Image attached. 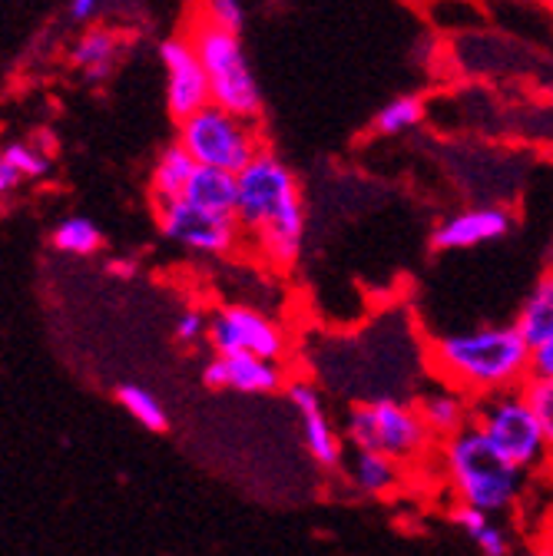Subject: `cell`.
Wrapping results in <instances>:
<instances>
[{
  "label": "cell",
  "mask_w": 553,
  "mask_h": 556,
  "mask_svg": "<svg viewBox=\"0 0 553 556\" xmlns=\"http://www.w3.org/2000/svg\"><path fill=\"white\" fill-rule=\"evenodd\" d=\"M236 219L265 265L289 271L305 245V199L299 176L282 156L262 150L239 176Z\"/></svg>",
  "instance_id": "1"
},
{
  "label": "cell",
  "mask_w": 553,
  "mask_h": 556,
  "mask_svg": "<svg viewBox=\"0 0 553 556\" xmlns=\"http://www.w3.org/2000/svg\"><path fill=\"white\" fill-rule=\"evenodd\" d=\"M425 362L438 384L480 401L524 388L530 378V344L517 325H474L435 334L425 348Z\"/></svg>",
  "instance_id": "2"
},
{
  "label": "cell",
  "mask_w": 553,
  "mask_h": 556,
  "mask_svg": "<svg viewBox=\"0 0 553 556\" xmlns=\"http://www.w3.org/2000/svg\"><path fill=\"white\" fill-rule=\"evenodd\" d=\"M435 457L441 464L448 491L464 507L498 517L524 497L527 470L514 467L477 428L441 441Z\"/></svg>",
  "instance_id": "3"
},
{
  "label": "cell",
  "mask_w": 553,
  "mask_h": 556,
  "mask_svg": "<svg viewBox=\"0 0 553 556\" xmlns=\"http://www.w3.org/2000/svg\"><path fill=\"white\" fill-rule=\"evenodd\" d=\"M202 60V70L205 77H210V93H213V103L236 113V116H246V119H259L262 116V87H259V77L249 63V53H246V43H242V34H232V30H223L210 21H202L199 14L189 11L186 17V27H183Z\"/></svg>",
  "instance_id": "4"
},
{
  "label": "cell",
  "mask_w": 553,
  "mask_h": 556,
  "mask_svg": "<svg viewBox=\"0 0 553 556\" xmlns=\"http://www.w3.org/2000/svg\"><path fill=\"white\" fill-rule=\"evenodd\" d=\"M344 444L352 451H375L404 467L422 464L438 451L414 404L398 397H372L352 404L344 417Z\"/></svg>",
  "instance_id": "5"
},
{
  "label": "cell",
  "mask_w": 553,
  "mask_h": 556,
  "mask_svg": "<svg viewBox=\"0 0 553 556\" xmlns=\"http://www.w3.org/2000/svg\"><path fill=\"white\" fill-rule=\"evenodd\" d=\"M176 126H179L176 143L196 160V166H210V169L239 176L265 150L259 119L236 116L216 103H210Z\"/></svg>",
  "instance_id": "6"
},
{
  "label": "cell",
  "mask_w": 553,
  "mask_h": 556,
  "mask_svg": "<svg viewBox=\"0 0 553 556\" xmlns=\"http://www.w3.org/2000/svg\"><path fill=\"white\" fill-rule=\"evenodd\" d=\"M474 428L514 467H520L527 473L543 467V460L550 457L540 421L520 388L474 401Z\"/></svg>",
  "instance_id": "7"
},
{
  "label": "cell",
  "mask_w": 553,
  "mask_h": 556,
  "mask_svg": "<svg viewBox=\"0 0 553 556\" xmlns=\"http://www.w3.org/2000/svg\"><path fill=\"white\" fill-rule=\"evenodd\" d=\"M153 216L160 232L183 245L192 255H210V258H226L232 255L246 236L236 216H213V213H202V208L189 205L186 199L176 202H156L153 205Z\"/></svg>",
  "instance_id": "8"
},
{
  "label": "cell",
  "mask_w": 553,
  "mask_h": 556,
  "mask_svg": "<svg viewBox=\"0 0 553 556\" xmlns=\"http://www.w3.org/2000/svg\"><path fill=\"white\" fill-rule=\"evenodd\" d=\"M210 344L216 355H255L268 362H282L289 352L282 325L249 305L216 308L210 318Z\"/></svg>",
  "instance_id": "9"
},
{
  "label": "cell",
  "mask_w": 553,
  "mask_h": 556,
  "mask_svg": "<svg viewBox=\"0 0 553 556\" xmlns=\"http://www.w3.org/2000/svg\"><path fill=\"white\" fill-rule=\"evenodd\" d=\"M160 60H163V74H166V110L176 123L196 116L199 110L213 103L210 77H205L202 60L186 30H179L160 43Z\"/></svg>",
  "instance_id": "10"
},
{
  "label": "cell",
  "mask_w": 553,
  "mask_h": 556,
  "mask_svg": "<svg viewBox=\"0 0 553 556\" xmlns=\"http://www.w3.org/2000/svg\"><path fill=\"white\" fill-rule=\"evenodd\" d=\"M286 397L292 401L296 414H299V425H302V441L309 457L325 467V470H338L344 467V441L335 431L331 417L325 410V401L318 394V388L309 378H289L286 384Z\"/></svg>",
  "instance_id": "11"
},
{
  "label": "cell",
  "mask_w": 553,
  "mask_h": 556,
  "mask_svg": "<svg viewBox=\"0 0 553 556\" xmlns=\"http://www.w3.org/2000/svg\"><path fill=\"white\" fill-rule=\"evenodd\" d=\"M511 229H514V216L504 205H470L454 216H444L435 226L431 245L438 252H467V249H480V245L507 239Z\"/></svg>",
  "instance_id": "12"
},
{
  "label": "cell",
  "mask_w": 553,
  "mask_h": 556,
  "mask_svg": "<svg viewBox=\"0 0 553 556\" xmlns=\"http://www.w3.org/2000/svg\"><path fill=\"white\" fill-rule=\"evenodd\" d=\"M202 384L213 391H236V394H279L289 384L282 362H268L255 355H213L205 362Z\"/></svg>",
  "instance_id": "13"
},
{
  "label": "cell",
  "mask_w": 553,
  "mask_h": 556,
  "mask_svg": "<svg viewBox=\"0 0 553 556\" xmlns=\"http://www.w3.org/2000/svg\"><path fill=\"white\" fill-rule=\"evenodd\" d=\"M414 407H418L425 428L431 431V438L438 444L474 428V397H467L464 391H454L448 384H438L428 394H422L414 401Z\"/></svg>",
  "instance_id": "14"
},
{
  "label": "cell",
  "mask_w": 553,
  "mask_h": 556,
  "mask_svg": "<svg viewBox=\"0 0 553 556\" xmlns=\"http://www.w3.org/2000/svg\"><path fill=\"white\" fill-rule=\"evenodd\" d=\"M120 56H123V37L113 27H87L71 53L74 66L90 84H103L120 63Z\"/></svg>",
  "instance_id": "15"
},
{
  "label": "cell",
  "mask_w": 553,
  "mask_h": 556,
  "mask_svg": "<svg viewBox=\"0 0 553 556\" xmlns=\"http://www.w3.org/2000/svg\"><path fill=\"white\" fill-rule=\"evenodd\" d=\"M344 473H349L359 494L391 497L404 480V464H398L385 454H375V451H352V457L344 460Z\"/></svg>",
  "instance_id": "16"
},
{
  "label": "cell",
  "mask_w": 553,
  "mask_h": 556,
  "mask_svg": "<svg viewBox=\"0 0 553 556\" xmlns=\"http://www.w3.org/2000/svg\"><path fill=\"white\" fill-rule=\"evenodd\" d=\"M189 205L202 208V213H213V216H236L239 208V179L236 173H223V169H210V166H199L186 186L183 195Z\"/></svg>",
  "instance_id": "17"
},
{
  "label": "cell",
  "mask_w": 553,
  "mask_h": 556,
  "mask_svg": "<svg viewBox=\"0 0 553 556\" xmlns=\"http://www.w3.org/2000/svg\"><path fill=\"white\" fill-rule=\"evenodd\" d=\"M196 169H199L196 160L176 143V139H173L169 147H163L160 156H156V163H153V169H150V195H153V205L156 202H176V199H183L186 195V186H189V179H192Z\"/></svg>",
  "instance_id": "18"
},
{
  "label": "cell",
  "mask_w": 553,
  "mask_h": 556,
  "mask_svg": "<svg viewBox=\"0 0 553 556\" xmlns=\"http://www.w3.org/2000/svg\"><path fill=\"white\" fill-rule=\"evenodd\" d=\"M514 325H517V331L524 334V341L530 348L553 338V268H546L533 282V289L520 302V312H517Z\"/></svg>",
  "instance_id": "19"
},
{
  "label": "cell",
  "mask_w": 553,
  "mask_h": 556,
  "mask_svg": "<svg viewBox=\"0 0 553 556\" xmlns=\"http://www.w3.org/2000/svg\"><path fill=\"white\" fill-rule=\"evenodd\" d=\"M451 523L480 549V556H511V536L491 514L454 504L451 507Z\"/></svg>",
  "instance_id": "20"
},
{
  "label": "cell",
  "mask_w": 553,
  "mask_h": 556,
  "mask_svg": "<svg viewBox=\"0 0 553 556\" xmlns=\"http://www.w3.org/2000/svg\"><path fill=\"white\" fill-rule=\"evenodd\" d=\"M422 119H425V97H418V93H401V97L388 100L375 113L372 129L378 136H404V132H411L414 126H418Z\"/></svg>",
  "instance_id": "21"
},
{
  "label": "cell",
  "mask_w": 553,
  "mask_h": 556,
  "mask_svg": "<svg viewBox=\"0 0 553 556\" xmlns=\"http://www.w3.org/2000/svg\"><path fill=\"white\" fill-rule=\"evenodd\" d=\"M116 401H120V407H123L140 428H147V431H153V434H160V431L169 428L166 407L160 404V397H156L153 391H147V388H140V384H120V388H116Z\"/></svg>",
  "instance_id": "22"
},
{
  "label": "cell",
  "mask_w": 553,
  "mask_h": 556,
  "mask_svg": "<svg viewBox=\"0 0 553 556\" xmlns=\"http://www.w3.org/2000/svg\"><path fill=\"white\" fill-rule=\"evenodd\" d=\"M50 242H53V249L63 252V255H77V258H84V255L100 252L103 232H100L90 219L71 216V219H63V223L50 232Z\"/></svg>",
  "instance_id": "23"
},
{
  "label": "cell",
  "mask_w": 553,
  "mask_h": 556,
  "mask_svg": "<svg viewBox=\"0 0 553 556\" xmlns=\"http://www.w3.org/2000/svg\"><path fill=\"white\" fill-rule=\"evenodd\" d=\"M0 160H4L21 179H43L50 173V156L34 143V139H14V143L0 150Z\"/></svg>",
  "instance_id": "24"
},
{
  "label": "cell",
  "mask_w": 553,
  "mask_h": 556,
  "mask_svg": "<svg viewBox=\"0 0 553 556\" xmlns=\"http://www.w3.org/2000/svg\"><path fill=\"white\" fill-rule=\"evenodd\" d=\"M520 391H524V397L530 401V407L537 414L543 441H546V451L553 457V381H546V378H527Z\"/></svg>",
  "instance_id": "25"
},
{
  "label": "cell",
  "mask_w": 553,
  "mask_h": 556,
  "mask_svg": "<svg viewBox=\"0 0 553 556\" xmlns=\"http://www.w3.org/2000/svg\"><path fill=\"white\" fill-rule=\"evenodd\" d=\"M192 14H199L202 21H210L223 30L242 34L246 27V0H196Z\"/></svg>",
  "instance_id": "26"
},
{
  "label": "cell",
  "mask_w": 553,
  "mask_h": 556,
  "mask_svg": "<svg viewBox=\"0 0 553 556\" xmlns=\"http://www.w3.org/2000/svg\"><path fill=\"white\" fill-rule=\"evenodd\" d=\"M210 318L202 308H186L176 321V341L179 344H199L210 338Z\"/></svg>",
  "instance_id": "27"
},
{
  "label": "cell",
  "mask_w": 553,
  "mask_h": 556,
  "mask_svg": "<svg viewBox=\"0 0 553 556\" xmlns=\"http://www.w3.org/2000/svg\"><path fill=\"white\" fill-rule=\"evenodd\" d=\"M530 378H546L553 381V338L530 348Z\"/></svg>",
  "instance_id": "28"
},
{
  "label": "cell",
  "mask_w": 553,
  "mask_h": 556,
  "mask_svg": "<svg viewBox=\"0 0 553 556\" xmlns=\"http://www.w3.org/2000/svg\"><path fill=\"white\" fill-rule=\"evenodd\" d=\"M71 21L74 24H93L103 11V0H71Z\"/></svg>",
  "instance_id": "29"
},
{
  "label": "cell",
  "mask_w": 553,
  "mask_h": 556,
  "mask_svg": "<svg viewBox=\"0 0 553 556\" xmlns=\"http://www.w3.org/2000/svg\"><path fill=\"white\" fill-rule=\"evenodd\" d=\"M21 182H24V179H21V176H17V173H14V169L4 163V160H0V199L11 195V192L21 186Z\"/></svg>",
  "instance_id": "30"
},
{
  "label": "cell",
  "mask_w": 553,
  "mask_h": 556,
  "mask_svg": "<svg viewBox=\"0 0 553 556\" xmlns=\"http://www.w3.org/2000/svg\"><path fill=\"white\" fill-rule=\"evenodd\" d=\"M126 258H116L113 265H110V271H116V275H133V265H123Z\"/></svg>",
  "instance_id": "31"
},
{
  "label": "cell",
  "mask_w": 553,
  "mask_h": 556,
  "mask_svg": "<svg viewBox=\"0 0 553 556\" xmlns=\"http://www.w3.org/2000/svg\"><path fill=\"white\" fill-rule=\"evenodd\" d=\"M546 268H553V239H550V245H546Z\"/></svg>",
  "instance_id": "32"
},
{
  "label": "cell",
  "mask_w": 553,
  "mask_h": 556,
  "mask_svg": "<svg viewBox=\"0 0 553 556\" xmlns=\"http://www.w3.org/2000/svg\"><path fill=\"white\" fill-rule=\"evenodd\" d=\"M543 4H546V8H550V14H553V0H543Z\"/></svg>",
  "instance_id": "33"
}]
</instances>
